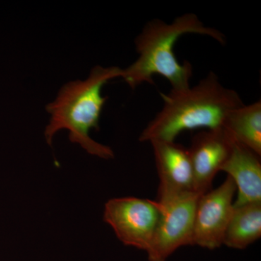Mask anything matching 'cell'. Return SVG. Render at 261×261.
I'll list each match as a JSON object with an SVG mask.
<instances>
[{"instance_id": "cell-5", "label": "cell", "mask_w": 261, "mask_h": 261, "mask_svg": "<svg viewBox=\"0 0 261 261\" xmlns=\"http://www.w3.org/2000/svg\"><path fill=\"white\" fill-rule=\"evenodd\" d=\"M160 208L156 201L135 197L108 200L103 220L112 227L117 238L126 246L147 252L157 226Z\"/></svg>"}, {"instance_id": "cell-1", "label": "cell", "mask_w": 261, "mask_h": 261, "mask_svg": "<svg viewBox=\"0 0 261 261\" xmlns=\"http://www.w3.org/2000/svg\"><path fill=\"white\" fill-rule=\"evenodd\" d=\"M162 109L139 137L141 142H173L182 132L221 128L228 113L244 104L240 94L224 87L211 71L194 87L161 93Z\"/></svg>"}, {"instance_id": "cell-2", "label": "cell", "mask_w": 261, "mask_h": 261, "mask_svg": "<svg viewBox=\"0 0 261 261\" xmlns=\"http://www.w3.org/2000/svg\"><path fill=\"white\" fill-rule=\"evenodd\" d=\"M187 34L207 36L221 44L226 38L217 29L206 27L197 15L185 13L168 23L161 19H152L146 23L136 37V51L139 56L134 63L122 69L121 78L132 89L142 83L154 84L153 76L160 75L171 84L174 90L190 87L193 68L190 62H178L174 45L181 36Z\"/></svg>"}, {"instance_id": "cell-6", "label": "cell", "mask_w": 261, "mask_h": 261, "mask_svg": "<svg viewBox=\"0 0 261 261\" xmlns=\"http://www.w3.org/2000/svg\"><path fill=\"white\" fill-rule=\"evenodd\" d=\"M237 192L232 178L227 176L218 188L199 197L194 217L192 245L208 250L222 246L233 210Z\"/></svg>"}, {"instance_id": "cell-7", "label": "cell", "mask_w": 261, "mask_h": 261, "mask_svg": "<svg viewBox=\"0 0 261 261\" xmlns=\"http://www.w3.org/2000/svg\"><path fill=\"white\" fill-rule=\"evenodd\" d=\"M233 142L222 127L202 130L194 136L187 149L193 172L194 192L202 195L210 190L214 178L229 155Z\"/></svg>"}, {"instance_id": "cell-3", "label": "cell", "mask_w": 261, "mask_h": 261, "mask_svg": "<svg viewBox=\"0 0 261 261\" xmlns=\"http://www.w3.org/2000/svg\"><path fill=\"white\" fill-rule=\"evenodd\" d=\"M122 68L117 66L97 65L88 78L64 84L53 102L46 106L50 120L44 137L48 145L53 143L57 132H69V140L78 144L89 154L100 159L114 158L113 149L91 138V130H99V119L107 97H103V87L110 81L121 77Z\"/></svg>"}, {"instance_id": "cell-4", "label": "cell", "mask_w": 261, "mask_h": 261, "mask_svg": "<svg viewBox=\"0 0 261 261\" xmlns=\"http://www.w3.org/2000/svg\"><path fill=\"white\" fill-rule=\"evenodd\" d=\"M200 196L188 192L158 197L161 214L147 251L149 261H166L180 247L192 245L194 217Z\"/></svg>"}, {"instance_id": "cell-9", "label": "cell", "mask_w": 261, "mask_h": 261, "mask_svg": "<svg viewBox=\"0 0 261 261\" xmlns=\"http://www.w3.org/2000/svg\"><path fill=\"white\" fill-rule=\"evenodd\" d=\"M221 171L232 178L238 197L233 206L261 202L260 156L233 140L231 152Z\"/></svg>"}, {"instance_id": "cell-10", "label": "cell", "mask_w": 261, "mask_h": 261, "mask_svg": "<svg viewBox=\"0 0 261 261\" xmlns=\"http://www.w3.org/2000/svg\"><path fill=\"white\" fill-rule=\"evenodd\" d=\"M222 128L233 140L261 155L260 100L233 110L225 118Z\"/></svg>"}, {"instance_id": "cell-11", "label": "cell", "mask_w": 261, "mask_h": 261, "mask_svg": "<svg viewBox=\"0 0 261 261\" xmlns=\"http://www.w3.org/2000/svg\"><path fill=\"white\" fill-rule=\"evenodd\" d=\"M261 237V202L233 206L223 245L244 250Z\"/></svg>"}, {"instance_id": "cell-8", "label": "cell", "mask_w": 261, "mask_h": 261, "mask_svg": "<svg viewBox=\"0 0 261 261\" xmlns=\"http://www.w3.org/2000/svg\"><path fill=\"white\" fill-rule=\"evenodd\" d=\"M149 143L160 180L158 197L194 192L193 172L188 149L174 141L154 140Z\"/></svg>"}]
</instances>
